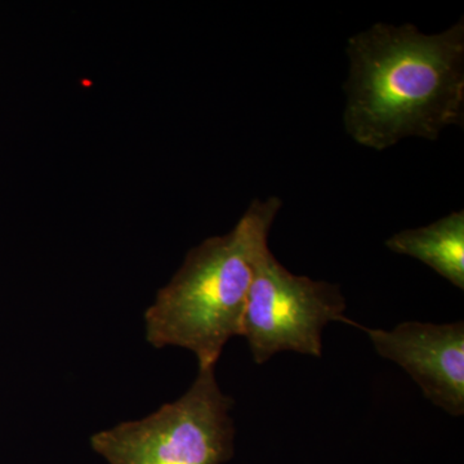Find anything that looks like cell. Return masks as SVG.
I'll return each mask as SVG.
<instances>
[{
    "label": "cell",
    "mask_w": 464,
    "mask_h": 464,
    "mask_svg": "<svg viewBox=\"0 0 464 464\" xmlns=\"http://www.w3.org/2000/svg\"><path fill=\"white\" fill-rule=\"evenodd\" d=\"M282 207L276 197L253 200L230 232L188 252L143 315L149 344L185 348L199 369L216 368L227 342L241 337L256 261Z\"/></svg>",
    "instance_id": "obj_2"
},
{
    "label": "cell",
    "mask_w": 464,
    "mask_h": 464,
    "mask_svg": "<svg viewBox=\"0 0 464 464\" xmlns=\"http://www.w3.org/2000/svg\"><path fill=\"white\" fill-rule=\"evenodd\" d=\"M343 124L362 148L436 141L464 121V18L438 34L378 23L351 36Z\"/></svg>",
    "instance_id": "obj_1"
},
{
    "label": "cell",
    "mask_w": 464,
    "mask_h": 464,
    "mask_svg": "<svg viewBox=\"0 0 464 464\" xmlns=\"http://www.w3.org/2000/svg\"><path fill=\"white\" fill-rule=\"evenodd\" d=\"M396 255L408 256L464 289V212L457 210L424 227L396 232L386 240Z\"/></svg>",
    "instance_id": "obj_6"
},
{
    "label": "cell",
    "mask_w": 464,
    "mask_h": 464,
    "mask_svg": "<svg viewBox=\"0 0 464 464\" xmlns=\"http://www.w3.org/2000/svg\"><path fill=\"white\" fill-rule=\"evenodd\" d=\"M346 308L340 286L290 273L267 246L256 261L241 337L256 364L283 351L322 357L324 328L333 322L353 325Z\"/></svg>",
    "instance_id": "obj_4"
},
{
    "label": "cell",
    "mask_w": 464,
    "mask_h": 464,
    "mask_svg": "<svg viewBox=\"0 0 464 464\" xmlns=\"http://www.w3.org/2000/svg\"><path fill=\"white\" fill-rule=\"evenodd\" d=\"M232 406L216 368L199 369L181 398L93 433L91 448L109 464H224L234 457Z\"/></svg>",
    "instance_id": "obj_3"
},
{
    "label": "cell",
    "mask_w": 464,
    "mask_h": 464,
    "mask_svg": "<svg viewBox=\"0 0 464 464\" xmlns=\"http://www.w3.org/2000/svg\"><path fill=\"white\" fill-rule=\"evenodd\" d=\"M378 353L413 378L433 405L454 417L464 413V324L406 322L391 331L365 328Z\"/></svg>",
    "instance_id": "obj_5"
}]
</instances>
